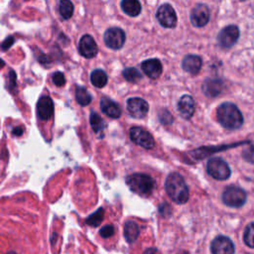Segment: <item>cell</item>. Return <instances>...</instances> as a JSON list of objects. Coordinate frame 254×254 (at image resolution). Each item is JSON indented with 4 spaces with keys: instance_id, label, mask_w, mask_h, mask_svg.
<instances>
[{
    "instance_id": "cell-26",
    "label": "cell",
    "mask_w": 254,
    "mask_h": 254,
    "mask_svg": "<svg viewBox=\"0 0 254 254\" xmlns=\"http://www.w3.org/2000/svg\"><path fill=\"white\" fill-rule=\"evenodd\" d=\"M243 240L248 247L254 248V222H251L246 226L243 234Z\"/></svg>"
},
{
    "instance_id": "cell-25",
    "label": "cell",
    "mask_w": 254,
    "mask_h": 254,
    "mask_svg": "<svg viewBox=\"0 0 254 254\" xmlns=\"http://www.w3.org/2000/svg\"><path fill=\"white\" fill-rule=\"evenodd\" d=\"M124 78L130 82H137L142 78L141 72L135 67H127L122 72Z\"/></svg>"
},
{
    "instance_id": "cell-1",
    "label": "cell",
    "mask_w": 254,
    "mask_h": 254,
    "mask_svg": "<svg viewBox=\"0 0 254 254\" xmlns=\"http://www.w3.org/2000/svg\"><path fill=\"white\" fill-rule=\"evenodd\" d=\"M165 190L169 197L176 203L182 204L189 199V189L179 173H171L165 183Z\"/></svg>"
},
{
    "instance_id": "cell-18",
    "label": "cell",
    "mask_w": 254,
    "mask_h": 254,
    "mask_svg": "<svg viewBox=\"0 0 254 254\" xmlns=\"http://www.w3.org/2000/svg\"><path fill=\"white\" fill-rule=\"evenodd\" d=\"M182 67L190 74H196L201 67V59L196 55H188L182 62Z\"/></svg>"
},
{
    "instance_id": "cell-29",
    "label": "cell",
    "mask_w": 254,
    "mask_h": 254,
    "mask_svg": "<svg viewBox=\"0 0 254 254\" xmlns=\"http://www.w3.org/2000/svg\"><path fill=\"white\" fill-rule=\"evenodd\" d=\"M242 157L249 163L254 164V145H250L246 150L242 152Z\"/></svg>"
},
{
    "instance_id": "cell-31",
    "label": "cell",
    "mask_w": 254,
    "mask_h": 254,
    "mask_svg": "<svg viewBox=\"0 0 254 254\" xmlns=\"http://www.w3.org/2000/svg\"><path fill=\"white\" fill-rule=\"evenodd\" d=\"M53 82L57 85V86H63L65 83V78L63 72L61 71H57L53 74Z\"/></svg>"
},
{
    "instance_id": "cell-24",
    "label": "cell",
    "mask_w": 254,
    "mask_h": 254,
    "mask_svg": "<svg viewBox=\"0 0 254 254\" xmlns=\"http://www.w3.org/2000/svg\"><path fill=\"white\" fill-rule=\"evenodd\" d=\"M75 99L78 104H80L81 106H85L90 103L91 96L84 87L78 86L75 89Z\"/></svg>"
},
{
    "instance_id": "cell-7",
    "label": "cell",
    "mask_w": 254,
    "mask_h": 254,
    "mask_svg": "<svg viewBox=\"0 0 254 254\" xmlns=\"http://www.w3.org/2000/svg\"><path fill=\"white\" fill-rule=\"evenodd\" d=\"M239 38V29L235 25L224 27L217 36V42L221 48H231Z\"/></svg>"
},
{
    "instance_id": "cell-9",
    "label": "cell",
    "mask_w": 254,
    "mask_h": 254,
    "mask_svg": "<svg viewBox=\"0 0 254 254\" xmlns=\"http://www.w3.org/2000/svg\"><path fill=\"white\" fill-rule=\"evenodd\" d=\"M129 135H130V139L135 144L145 149H152L155 145V141L152 135L148 131L140 127H132L129 131Z\"/></svg>"
},
{
    "instance_id": "cell-33",
    "label": "cell",
    "mask_w": 254,
    "mask_h": 254,
    "mask_svg": "<svg viewBox=\"0 0 254 254\" xmlns=\"http://www.w3.org/2000/svg\"><path fill=\"white\" fill-rule=\"evenodd\" d=\"M22 129L21 128H18V129H15V130H13V134H16L17 136H19V135H21L22 134Z\"/></svg>"
},
{
    "instance_id": "cell-23",
    "label": "cell",
    "mask_w": 254,
    "mask_h": 254,
    "mask_svg": "<svg viewBox=\"0 0 254 254\" xmlns=\"http://www.w3.org/2000/svg\"><path fill=\"white\" fill-rule=\"evenodd\" d=\"M59 13L63 19H69L73 13V4L67 0L61 1L59 4Z\"/></svg>"
},
{
    "instance_id": "cell-19",
    "label": "cell",
    "mask_w": 254,
    "mask_h": 254,
    "mask_svg": "<svg viewBox=\"0 0 254 254\" xmlns=\"http://www.w3.org/2000/svg\"><path fill=\"white\" fill-rule=\"evenodd\" d=\"M223 88V82L220 79H212L207 78L204 80L202 84V91L205 95L214 97L217 96Z\"/></svg>"
},
{
    "instance_id": "cell-4",
    "label": "cell",
    "mask_w": 254,
    "mask_h": 254,
    "mask_svg": "<svg viewBox=\"0 0 254 254\" xmlns=\"http://www.w3.org/2000/svg\"><path fill=\"white\" fill-rule=\"evenodd\" d=\"M206 171L215 180L224 181L230 177L231 171L228 164L220 158H211L207 161Z\"/></svg>"
},
{
    "instance_id": "cell-27",
    "label": "cell",
    "mask_w": 254,
    "mask_h": 254,
    "mask_svg": "<svg viewBox=\"0 0 254 254\" xmlns=\"http://www.w3.org/2000/svg\"><path fill=\"white\" fill-rule=\"evenodd\" d=\"M104 216V209L103 208H98L94 213L89 215L86 219V223L91 226H98Z\"/></svg>"
},
{
    "instance_id": "cell-13",
    "label": "cell",
    "mask_w": 254,
    "mask_h": 254,
    "mask_svg": "<svg viewBox=\"0 0 254 254\" xmlns=\"http://www.w3.org/2000/svg\"><path fill=\"white\" fill-rule=\"evenodd\" d=\"M78 51L81 56L91 59L97 54V45L90 35H83L78 44Z\"/></svg>"
},
{
    "instance_id": "cell-15",
    "label": "cell",
    "mask_w": 254,
    "mask_h": 254,
    "mask_svg": "<svg viewBox=\"0 0 254 254\" xmlns=\"http://www.w3.org/2000/svg\"><path fill=\"white\" fill-rule=\"evenodd\" d=\"M54 112V103L51 97L43 95L40 97L37 103V114L40 119L48 120L51 118Z\"/></svg>"
},
{
    "instance_id": "cell-20",
    "label": "cell",
    "mask_w": 254,
    "mask_h": 254,
    "mask_svg": "<svg viewBox=\"0 0 254 254\" xmlns=\"http://www.w3.org/2000/svg\"><path fill=\"white\" fill-rule=\"evenodd\" d=\"M121 8L127 15L131 17L138 16L141 13V4L136 0H123Z\"/></svg>"
},
{
    "instance_id": "cell-21",
    "label": "cell",
    "mask_w": 254,
    "mask_h": 254,
    "mask_svg": "<svg viewBox=\"0 0 254 254\" xmlns=\"http://www.w3.org/2000/svg\"><path fill=\"white\" fill-rule=\"evenodd\" d=\"M139 232H140V229H139V226L136 222L134 221H127L124 225V236H125V239L129 242V243H132L134 242L138 235H139Z\"/></svg>"
},
{
    "instance_id": "cell-5",
    "label": "cell",
    "mask_w": 254,
    "mask_h": 254,
    "mask_svg": "<svg viewBox=\"0 0 254 254\" xmlns=\"http://www.w3.org/2000/svg\"><path fill=\"white\" fill-rule=\"evenodd\" d=\"M222 201L230 207H240L246 201V192L238 187L229 186L222 192Z\"/></svg>"
},
{
    "instance_id": "cell-34",
    "label": "cell",
    "mask_w": 254,
    "mask_h": 254,
    "mask_svg": "<svg viewBox=\"0 0 254 254\" xmlns=\"http://www.w3.org/2000/svg\"><path fill=\"white\" fill-rule=\"evenodd\" d=\"M182 254H185V253H182Z\"/></svg>"
},
{
    "instance_id": "cell-16",
    "label": "cell",
    "mask_w": 254,
    "mask_h": 254,
    "mask_svg": "<svg viewBox=\"0 0 254 254\" xmlns=\"http://www.w3.org/2000/svg\"><path fill=\"white\" fill-rule=\"evenodd\" d=\"M141 67L144 73L152 79L158 78L161 75L163 69L162 64L158 59H149L144 61L141 64Z\"/></svg>"
},
{
    "instance_id": "cell-22",
    "label": "cell",
    "mask_w": 254,
    "mask_h": 254,
    "mask_svg": "<svg viewBox=\"0 0 254 254\" xmlns=\"http://www.w3.org/2000/svg\"><path fill=\"white\" fill-rule=\"evenodd\" d=\"M91 83L98 88H101L107 83V74L102 69H95L90 74Z\"/></svg>"
},
{
    "instance_id": "cell-3",
    "label": "cell",
    "mask_w": 254,
    "mask_h": 254,
    "mask_svg": "<svg viewBox=\"0 0 254 254\" xmlns=\"http://www.w3.org/2000/svg\"><path fill=\"white\" fill-rule=\"evenodd\" d=\"M126 185L129 189L140 195H149L154 189V180L145 174H132L126 178Z\"/></svg>"
},
{
    "instance_id": "cell-10",
    "label": "cell",
    "mask_w": 254,
    "mask_h": 254,
    "mask_svg": "<svg viewBox=\"0 0 254 254\" xmlns=\"http://www.w3.org/2000/svg\"><path fill=\"white\" fill-rule=\"evenodd\" d=\"M126 107L129 114L134 118H143L146 116L149 110V105L146 100L140 97H131L127 99Z\"/></svg>"
},
{
    "instance_id": "cell-8",
    "label": "cell",
    "mask_w": 254,
    "mask_h": 254,
    "mask_svg": "<svg viewBox=\"0 0 254 254\" xmlns=\"http://www.w3.org/2000/svg\"><path fill=\"white\" fill-rule=\"evenodd\" d=\"M105 45L113 50H118L123 47L125 43V33L122 29L113 27L106 30L103 36Z\"/></svg>"
},
{
    "instance_id": "cell-17",
    "label": "cell",
    "mask_w": 254,
    "mask_h": 254,
    "mask_svg": "<svg viewBox=\"0 0 254 254\" xmlns=\"http://www.w3.org/2000/svg\"><path fill=\"white\" fill-rule=\"evenodd\" d=\"M100 109L110 118L116 119L121 115V110L118 104L108 97H102L100 99Z\"/></svg>"
},
{
    "instance_id": "cell-2",
    "label": "cell",
    "mask_w": 254,
    "mask_h": 254,
    "mask_svg": "<svg viewBox=\"0 0 254 254\" xmlns=\"http://www.w3.org/2000/svg\"><path fill=\"white\" fill-rule=\"evenodd\" d=\"M216 117L218 122L229 130L238 129L243 124V116L240 110L230 102H224L217 107Z\"/></svg>"
},
{
    "instance_id": "cell-6",
    "label": "cell",
    "mask_w": 254,
    "mask_h": 254,
    "mask_svg": "<svg viewBox=\"0 0 254 254\" xmlns=\"http://www.w3.org/2000/svg\"><path fill=\"white\" fill-rule=\"evenodd\" d=\"M156 18L158 22L165 28H174L177 24V15L174 8L170 4L161 5L157 12Z\"/></svg>"
},
{
    "instance_id": "cell-30",
    "label": "cell",
    "mask_w": 254,
    "mask_h": 254,
    "mask_svg": "<svg viewBox=\"0 0 254 254\" xmlns=\"http://www.w3.org/2000/svg\"><path fill=\"white\" fill-rule=\"evenodd\" d=\"M99 234L101 237L103 238H108L110 236H112L114 234V227L113 225L107 224L105 226H103L100 230H99Z\"/></svg>"
},
{
    "instance_id": "cell-32",
    "label": "cell",
    "mask_w": 254,
    "mask_h": 254,
    "mask_svg": "<svg viewBox=\"0 0 254 254\" xmlns=\"http://www.w3.org/2000/svg\"><path fill=\"white\" fill-rule=\"evenodd\" d=\"M13 38L12 37H9V38H7L4 42H3V44H2V48H3V50H7L12 44H13Z\"/></svg>"
},
{
    "instance_id": "cell-28",
    "label": "cell",
    "mask_w": 254,
    "mask_h": 254,
    "mask_svg": "<svg viewBox=\"0 0 254 254\" xmlns=\"http://www.w3.org/2000/svg\"><path fill=\"white\" fill-rule=\"evenodd\" d=\"M89 119H90V125H91V127H92L94 132H99V131H101L103 129L102 119H101V117L97 113L91 112Z\"/></svg>"
},
{
    "instance_id": "cell-14",
    "label": "cell",
    "mask_w": 254,
    "mask_h": 254,
    "mask_svg": "<svg viewBox=\"0 0 254 254\" xmlns=\"http://www.w3.org/2000/svg\"><path fill=\"white\" fill-rule=\"evenodd\" d=\"M177 108L182 117H184L185 119H190L193 115L195 109L193 98L188 94L183 95L178 102Z\"/></svg>"
},
{
    "instance_id": "cell-11",
    "label": "cell",
    "mask_w": 254,
    "mask_h": 254,
    "mask_svg": "<svg viewBox=\"0 0 254 254\" xmlns=\"http://www.w3.org/2000/svg\"><path fill=\"white\" fill-rule=\"evenodd\" d=\"M209 9L205 4L195 5L190 12V22L194 27H203L209 21Z\"/></svg>"
},
{
    "instance_id": "cell-12",
    "label": "cell",
    "mask_w": 254,
    "mask_h": 254,
    "mask_svg": "<svg viewBox=\"0 0 254 254\" xmlns=\"http://www.w3.org/2000/svg\"><path fill=\"white\" fill-rule=\"evenodd\" d=\"M210 251L212 254H234V244L228 237L219 235L212 240Z\"/></svg>"
}]
</instances>
